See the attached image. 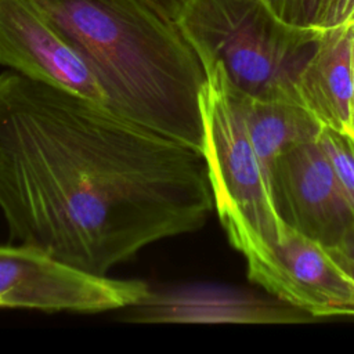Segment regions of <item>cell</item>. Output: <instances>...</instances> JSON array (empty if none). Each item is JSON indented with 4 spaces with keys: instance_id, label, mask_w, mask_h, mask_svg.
Listing matches in <instances>:
<instances>
[{
    "instance_id": "obj_14",
    "label": "cell",
    "mask_w": 354,
    "mask_h": 354,
    "mask_svg": "<svg viewBox=\"0 0 354 354\" xmlns=\"http://www.w3.org/2000/svg\"><path fill=\"white\" fill-rule=\"evenodd\" d=\"M268 6L290 25L315 28V12L318 0H266Z\"/></svg>"
},
{
    "instance_id": "obj_8",
    "label": "cell",
    "mask_w": 354,
    "mask_h": 354,
    "mask_svg": "<svg viewBox=\"0 0 354 354\" xmlns=\"http://www.w3.org/2000/svg\"><path fill=\"white\" fill-rule=\"evenodd\" d=\"M0 65L106 105L93 72L32 0H0Z\"/></svg>"
},
{
    "instance_id": "obj_9",
    "label": "cell",
    "mask_w": 354,
    "mask_h": 354,
    "mask_svg": "<svg viewBox=\"0 0 354 354\" xmlns=\"http://www.w3.org/2000/svg\"><path fill=\"white\" fill-rule=\"evenodd\" d=\"M136 319L174 322L300 324L314 317L274 296L264 297L223 286H195L153 293L129 307Z\"/></svg>"
},
{
    "instance_id": "obj_15",
    "label": "cell",
    "mask_w": 354,
    "mask_h": 354,
    "mask_svg": "<svg viewBox=\"0 0 354 354\" xmlns=\"http://www.w3.org/2000/svg\"><path fill=\"white\" fill-rule=\"evenodd\" d=\"M149 1L155 4L165 15L176 21V18L178 17L187 0H149Z\"/></svg>"
},
{
    "instance_id": "obj_12",
    "label": "cell",
    "mask_w": 354,
    "mask_h": 354,
    "mask_svg": "<svg viewBox=\"0 0 354 354\" xmlns=\"http://www.w3.org/2000/svg\"><path fill=\"white\" fill-rule=\"evenodd\" d=\"M319 142L325 149L354 212V138L348 133L324 127L319 134Z\"/></svg>"
},
{
    "instance_id": "obj_2",
    "label": "cell",
    "mask_w": 354,
    "mask_h": 354,
    "mask_svg": "<svg viewBox=\"0 0 354 354\" xmlns=\"http://www.w3.org/2000/svg\"><path fill=\"white\" fill-rule=\"evenodd\" d=\"M76 50L119 115L202 153L205 69L149 0H32Z\"/></svg>"
},
{
    "instance_id": "obj_6",
    "label": "cell",
    "mask_w": 354,
    "mask_h": 354,
    "mask_svg": "<svg viewBox=\"0 0 354 354\" xmlns=\"http://www.w3.org/2000/svg\"><path fill=\"white\" fill-rule=\"evenodd\" d=\"M149 286L97 277L25 246H0V307L101 313L141 303Z\"/></svg>"
},
{
    "instance_id": "obj_10",
    "label": "cell",
    "mask_w": 354,
    "mask_h": 354,
    "mask_svg": "<svg viewBox=\"0 0 354 354\" xmlns=\"http://www.w3.org/2000/svg\"><path fill=\"white\" fill-rule=\"evenodd\" d=\"M299 102L325 129L353 127L351 24L324 30L295 80Z\"/></svg>"
},
{
    "instance_id": "obj_4",
    "label": "cell",
    "mask_w": 354,
    "mask_h": 354,
    "mask_svg": "<svg viewBox=\"0 0 354 354\" xmlns=\"http://www.w3.org/2000/svg\"><path fill=\"white\" fill-rule=\"evenodd\" d=\"M203 69L202 155L217 216L238 252L254 241L275 242L288 224L275 206L270 171L253 147L225 73L217 65Z\"/></svg>"
},
{
    "instance_id": "obj_16",
    "label": "cell",
    "mask_w": 354,
    "mask_h": 354,
    "mask_svg": "<svg viewBox=\"0 0 354 354\" xmlns=\"http://www.w3.org/2000/svg\"><path fill=\"white\" fill-rule=\"evenodd\" d=\"M335 253L346 266H348L354 271V239L348 242L342 250H337Z\"/></svg>"
},
{
    "instance_id": "obj_1",
    "label": "cell",
    "mask_w": 354,
    "mask_h": 354,
    "mask_svg": "<svg viewBox=\"0 0 354 354\" xmlns=\"http://www.w3.org/2000/svg\"><path fill=\"white\" fill-rule=\"evenodd\" d=\"M214 209L203 155L76 93L0 73V210L10 235L108 277Z\"/></svg>"
},
{
    "instance_id": "obj_5",
    "label": "cell",
    "mask_w": 354,
    "mask_h": 354,
    "mask_svg": "<svg viewBox=\"0 0 354 354\" xmlns=\"http://www.w3.org/2000/svg\"><path fill=\"white\" fill-rule=\"evenodd\" d=\"M249 279L314 318L354 317V271L319 242L288 225L271 243L254 241L239 250Z\"/></svg>"
},
{
    "instance_id": "obj_13",
    "label": "cell",
    "mask_w": 354,
    "mask_h": 354,
    "mask_svg": "<svg viewBox=\"0 0 354 354\" xmlns=\"http://www.w3.org/2000/svg\"><path fill=\"white\" fill-rule=\"evenodd\" d=\"M354 22V0H318L314 26L322 30Z\"/></svg>"
},
{
    "instance_id": "obj_11",
    "label": "cell",
    "mask_w": 354,
    "mask_h": 354,
    "mask_svg": "<svg viewBox=\"0 0 354 354\" xmlns=\"http://www.w3.org/2000/svg\"><path fill=\"white\" fill-rule=\"evenodd\" d=\"M228 84L253 147L268 171L277 158L300 144L317 140L324 130L296 100L256 97L239 91L230 82Z\"/></svg>"
},
{
    "instance_id": "obj_3",
    "label": "cell",
    "mask_w": 354,
    "mask_h": 354,
    "mask_svg": "<svg viewBox=\"0 0 354 354\" xmlns=\"http://www.w3.org/2000/svg\"><path fill=\"white\" fill-rule=\"evenodd\" d=\"M176 24L202 66L242 93L297 100L295 80L324 30L283 21L266 0H187Z\"/></svg>"
},
{
    "instance_id": "obj_17",
    "label": "cell",
    "mask_w": 354,
    "mask_h": 354,
    "mask_svg": "<svg viewBox=\"0 0 354 354\" xmlns=\"http://www.w3.org/2000/svg\"><path fill=\"white\" fill-rule=\"evenodd\" d=\"M351 86H353V127H354V22L351 24Z\"/></svg>"
},
{
    "instance_id": "obj_7",
    "label": "cell",
    "mask_w": 354,
    "mask_h": 354,
    "mask_svg": "<svg viewBox=\"0 0 354 354\" xmlns=\"http://www.w3.org/2000/svg\"><path fill=\"white\" fill-rule=\"evenodd\" d=\"M270 180L278 213L289 227L333 252L354 239V212L319 137L277 158Z\"/></svg>"
},
{
    "instance_id": "obj_18",
    "label": "cell",
    "mask_w": 354,
    "mask_h": 354,
    "mask_svg": "<svg viewBox=\"0 0 354 354\" xmlns=\"http://www.w3.org/2000/svg\"><path fill=\"white\" fill-rule=\"evenodd\" d=\"M348 134H350V136H351V137H353V138H354V127H353V129H351V130H350V133H348Z\"/></svg>"
}]
</instances>
